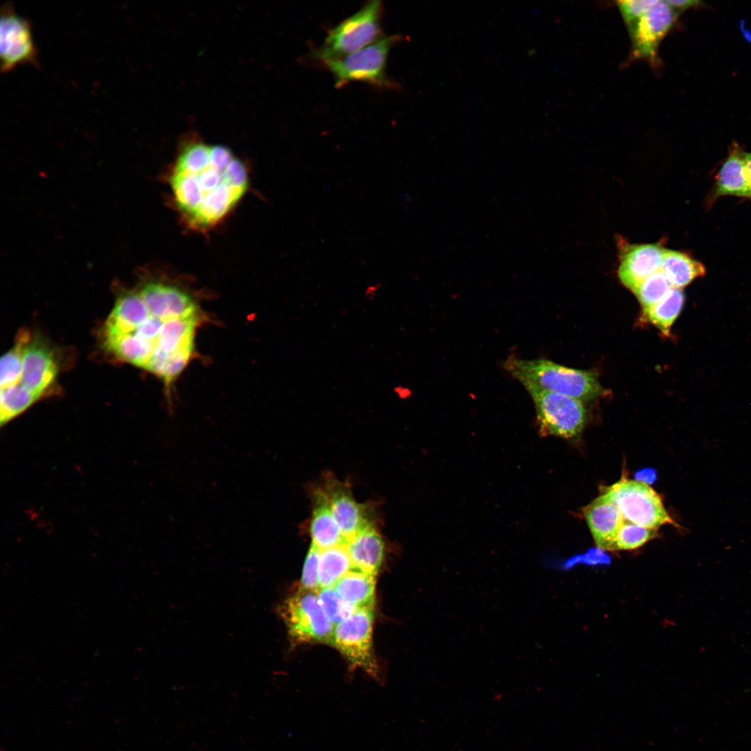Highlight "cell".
Wrapping results in <instances>:
<instances>
[{"label":"cell","instance_id":"obj_1","mask_svg":"<svg viewBox=\"0 0 751 751\" xmlns=\"http://www.w3.org/2000/svg\"><path fill=\"white\" fill-rule=\"evenodd\" d=\"M166 179L184 224L201 232L221 223L249 186L243 161L227 147L208 145L195 134L181 139Z\"/></svg>","mask_w":751,"mask_h":751},{"label":"cell","instance_id":"obj_2","mask_svg":"<svg viewBox=\"0 0 751 751\" xmlns=\"http://www.w3.org/2000/svg\"><path fill=\"white\" fill-rule=\"evenodd\" d=\"M503 367L525 389L552 391L582 402L593 400L603 392L595 373L568 368L548 360L510 356Z\"/></svg>","mask_w":751,"mask_h":751},{"label":"cell","instance_id":"obj_3","mask_svg":"<svg viewBox=\"0 0 751 751\" xmlns=\"http://www.w3.org/2000/svg\"><path fill=\"white\" fill-rule=\"evenodd\" d=\"M382 6L371 1L329 31L322 47L314 54L319 62L356 52L380 39Z\"/></svg>","mask_w":751,"mask_h":751},{"label":"cell","instance_id":"obj_4","mask_svg":"<svg viewBox=\"0 0 751 751\" xmlns=\"http://www.w3.org/2000/svg\"><path fill=\"white\" fill-rule=\"evenodd\" d=\"M400 40L398 35L382 37L374 43L348 56L320 61L332 73L337 88L352 81H362L379 88H391L386 73L389 53Z\"/></svg>","mask_w":751,"mask_h":751},{"label":"cell","instance_id":"obj_5","mask_svg":"<svg viewBox=\"0 0 751 751\" xmlns=\"http://www.w3.org/2000/svg\"><path fill=\"white\" fill-rule=\"evenodd\" d=\"M279 613L293 645H331L334 625L324 613L318 592L299 588L280 606Z\"/></svg>","mask_w":751,"mask_h":751},{"label":"cell","instance_id":"obj_6","mask_svg":"<svg viewBox=\"0 0 751 751\" xmlns=\"http://www.w3.org/2000/svg\"><path fill=\"white\" fill-rule=\"evenodd\" d=\"M21 346L20 371L15 383L1 390L9 391L39 400L54 384L58 373L56 356L50 346L29 332L17 336Z\"/></svg>","mask_w":751,"mask_h":751},{"label":"cell","instance_id":"obj_7","mask_svg":"<svg viewBox=\"0 0 751 751\" xmlns=\"http://www.w3.org/2000/svg\"><path fill=\"white\" fill-rule=\"evenodd\" d=\"M603 494L627 522L654 530L665 524L679 526L665 510L661 496L646 483L622 478L606 487Z\"/></svg>","mask_w":751,"mask_h":751},{"label":"cell","instance_id":"obj_8","mask_svg":"<svg viewBox=\"0 0 751 751\" xmlns=\"http://www.w3.org/2000/svg\"><path fill=\"white\" fill-rule=\"evenodd\" d=\"M373 606L362 607L346 620L334 625L331 645L349 662L379 680V669L372 644Z\"/></svg>","mask_w":751,"mask_h":751},{"label":"cell","instance_id":"obj_9","mask_svg":"<svg viewBox=\"0 0 751 751\" xmlns=\"http://www.w3.org/2000/svg\"><path fill=\"white\" fill-rule=\"evenodd\" d=\"M526 389L534 403L541 434L570 439L581 433L586 418L582 401L536 388Z\"/></svg>","mask_w":751,"mask_h":751},{"label":"cell","instance_id":"obj_10","mask_svg":"<svg viewBox=\"0 0 751 751\" xmlns=\"http://www.w3.org/2000/svg\"><path fill=\"white\" fill-rule=\"evenodd\" d=\"M678 14L665 2L658 3L627 28L631 42V60L641 59L657 65L662 40L673 28Z\"/></svg>","mask_w":751,"mask_h":751},{"label":"cell","instance_id":"obj_11","mask_svg":"<svg viewBox=\"0 0 751 751\" xmlns=\"http://www.w3.org/2000/svg\"><path fill=\"white\" fill-rule=\"evenodd\" d=\"M0 55L2 72L38 62L31 24L19 15L11 5L3 6L1 13Z\"/></svg>","mask_w":751,"mask_h":751},{"label":"cell","instance_id":"obj_12","mask_svg":"<svg viewBox=\"0 0 751 751\" xmlns=\"http://www.w3.org/2000/svg\"><path fill=\"white\" fill-rule=\"evenodd\" d=\"M620 245L618 277L633 292L643 281L661 269L665 249L661 243Z\"/></svg>","mask_w":751,"mask_h":751},{"label":"cell","instance_id":"obj_13","mask_svg":"<svg viewBox=\"0 0 751 751\" xmlns=\"http://www.w3.org/2000/svg\"><path fill=\"white\" fill-rule=\"evenodd\" d=\"M745 152L736 142L730 146L728 155L720 167L714 185L706 197V207H711L723 196L748 198Z\"/></svg>","mask_w":751,"mask_h":751},{"label":"cell","instance_id":"obj_14","mask_svg":"<svg viewBox=\"0 0 751 751\" xmlns=\"http://www.w3.org/2000/svg\"><path fill=\"white\" fill-rule=\"evenodd\" d=\"M597 547L610 551L625 520L617 506L602 494L583 508Z\"/></svg>","mask_w":751,"mask_h":751},{"label":"cell","instance_id":"obj_15","mask_svg":"<svg viewBox=\"0 0 751 751\" xmlns=\"http://www.w3.org/2000/svg\"><path fill=\"white\" fill-rule=\"evenodd\" d=\"M332 512L347 542L359 531L370 525L365 506L357 503L349 490L340 485H332L325 492Z\"/></svg>","mask_w":751,"mask_h":751},{"label":"cell","instance_id":"obj_16","mask_svg":"<svg viewBox=\"0 0 751 751\" xmlns=\"http://www.w3.org/2000/svg\"><path fill=\"white\" fill-rule=\"evenodd\" d=\"M353 570L376 576L384 558L382 538L370 524L346 543Z\"/></svg>","mask_w":751,"mask_h":751},{"label":"cell","instance_id":"obj_17","mask_svg":"<svg viewBox=\"0 0 751 751\" xmlns=\"http://www.w3.org/2000/svg\"><path fill=\"white\" fill-rule=\"evenodd\" d=\"M314 496L310 524L312 544L322 550L346 544L333 516L325 492L317 490Z\"/></svg>","mask_w":751,"mask_h":751},{"label":"cell","instance_id":"obj_18","mask_svg":"<svg viewBox=\"0 0 751 751\" xmlns=\"http://www.w3.org/2000/svg\"><path fill=\"white\" fill-rule=\"evenodd\" d=\"M376 576L352 570L332 586L339 597L359 608L374 606Z\"/></svg>","mask_w":751,"mask_h":751},{"label":"cell","instance_id":"obj_19","mask_svg":"<svg viewBox=\"0 0 751 751\" xmlns=\"http://www.w3.org/2000/svg\"><path fill=\"white\" fill-rule=\"evenodd\" d=\"M661 270L673 288L682 289L706 274L704 265L686 252L665 250Z\"/></svg>","mask_w":751,"mask_h":751},{"label":"cell","instance_id":"obj_20","mask_svg":"<svg viewBox=\"0 0 751 751\" xmlns=\"http://www.w3.org/2000/svg\"><path fill=\"white\" fill-rule=\"evenodd\" d=\"M353 570L346 544L320 550L318 582L320 589L332 587L346 573Z\"/></svg>","mask_w":751,"mask_h":751},{"label":"cell","instance_id":"obj_21","mask_svg":"<svg viewBox=\"0 0 751 751\" xmlns=\"http://www.w3.org/2000/svg\"><path fill=\"white\" fill-rule=\"evenodd\" d=\"M684 299L681 289L672 288L644 314L663 334H668L683 308Z\"/></svg>","mask_w":751,"mask_h":751},{"label":"cell","instance_id":"obj_22","mask_svg":"<svg viewBox=\"0 0 751 751\" xmlns=\"http://www.w3.org/2000/svg\"><path fill=\"white\" fill-rule=\"evenodd\" d=\"M673 288L660 269L643 281L633 293L638 299L643 313L658 302Z\"/></svg>","mask_w":751,"mask_h":751},{"label":"cell","instance_id":"obj_23","mask_svg":"<svg viewBox=\"0 0 751 751\" xmlns=\"http://www.w3.org/2000/svg\"><path fill=\"white\" fill-rule=\"evenodd\" d=\"M656 534V530L625 521L610 551H627L637 549L654 538Z\"/></svg>","mask_w":751,"mask_h":751},{"label":"cell","instance_id":"obj_24","mask_svg":"<svg viewBox=\"0 0 751 751\" xmlns=\"http://www.w3.org/2000/svg\"><path fill=\"white\" fill-rule=\"evenodd\" d=\"M318 596L324 613L334 625L346 620L357 609L342 599L333 587L319 589Z\"/></svg>","mask_w":751,"mask_h":751},{"label":"cell","instance_id":"obj_25","mask_svg":"<svg viewBox=\"0 0 751 751\" xmlns=\"http://www.w3.org/2000/svg\"><path fill=\"white\" fill-rule=\"evenodd\" d=\"M320 549L311 544L307 552L300 581V588L318 592L320 589L318 582V559Z\"/></svg>","mask_w":751,"mask_h":751},{"label":"cell","instance_id":"obj_26","mask_svg":"<svg viewBox=\"0 0 751 751\" xmlns=\"http://www.w3.org/2000/svg\"><path fill=\"white\" fill-rule=\"evenodd\" d=\"M659 0H626L616 2L627 28L652 9Z\"/></svg>","mask_w":751,"mask_h":751},{"label":"cell","instance_id":"obj_27","mask_svg":"<svg viewBox=\"0 0 751 751\" xmlns=\"http://www.w3.org/2000/svg\"><path fill=\"white\" fill-rule=\"evenodd\" d=\"M665 2L679 15L688 8L700 7L702 2L697 0H667Z\"/></svg>","mask_w":751,"mask_h":751},{"label":"cell","instance_id":"obj_28","mask_svg":"<svg viewBox=\"0 0 751 751\" xmlns=\"http://www.w3.org/2000/svg\"><path fill=\"white\" fill-rule=\"evenodd\" d=\"M745 158L748 185V198L751 199V152H745Z\"/></svg>","mask_w":751,"mask_h":751},{"label":"cell","instance_id":"obj_29","mask_svg":"<svg viewBox=\"0 0 751 751\" xmlns=\"http://www.w3.org/2000/svg\"><path fill=\"white\" fill-rule=\"evenodd\" d=\"M378 289V286H369L365 291V296L370 300L373 299L376 296Z\"/></svg>","mask_w":751,"mask_h":751}]
</instances>
